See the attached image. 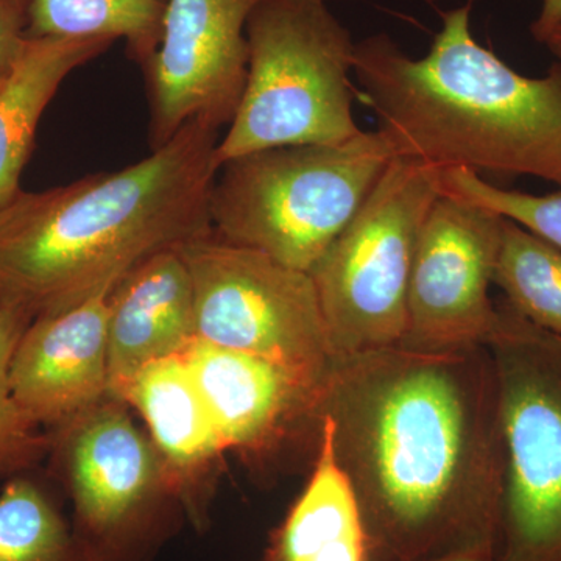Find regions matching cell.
Here are the masks:
<instances>
[{"instance_id": "6da1fadb", "label": "cell", "mask_w": 561, "mask_h": 561, "mask_svg": "<svg viewBox=\"0 0 561 561\" xmlns=\"http://www.w3.org/2000/svg\"><path fill=\"white\" fill-rule=\"evenodd\" d=\"M373 561L493 552L504 451L485 346H390L335 360L320 398Z\"/></svg>"}, {"instance_id": "7a4b0ae2", "label": "cell", "mask_w": 561, "mask_h": 561, "mask_svg": "<svg viewBox=\"0 0 561 561\" xmlns=\"http://www.w3.org/2000/svg\"><path fill=\"white\" fill-rule=\"evenodd\" d=\"M219 131L192 121L121 171L21 191L0 210V302L32 320L66 311L151 254L213 234Z\"/></svg>"}, {"instance_id": "3957f363", "label": "cell", "mask_w": 561, "mask_h": 561, "mask_svg": "<svg viewBox=\"0 0 561 561\" xmlns=\"http://www.w3.org/2000/svg\"><path fill=\"white\" fill-rule=\"evenodd\" d=\"M472 2L442 14L424 57L387 33L356 43L354 77L378 131L394 157L561 187V62L540 79L512 69L472 36Z\"/></svg>"}, {"instance_id": "277c9868", "label": "cell", "mask_w": 561, "mask_h": 561, "mask_svg": "<svg viewBox=\"0 0 561 561\" xmlns=\"http://www.w3.org/2000/svg\"><path fill=\"white\" fill-rule=\"evenodd\" d=\"M393 158L378 130L339 146L272 147L232 158L210 191L214 234L309 273Z\"/></svg>"}, {"instance_id": "5b68a950", "label": "cell", "mask_w": 561, "mask_h": 561, "mask_svg": "<svg viewBox=\"0 0 561 561\" xmlns=\"http://www.w3.org/2000/svg\"><path fill=\"white\" fill-rule=\"evenodd\" d=\"M330 0H262L247 22L249 72L241 103L216 149L219 168L251 151L339 146L354 119L356 43Z\"/></svg>"}, {"instance_id": "8992f818", "label": "cell", "mask_w": 561, "mask_h": 561, "mask_svg": "<svg viewBox=\"0 0 561 561\" xmlns=\"http://www.w3.org/2000/svg\"><path fill=\"white\" fill-rule=\"evenodd\" d=\"M485 348L504 451L497 561H561V337L504 300Z\"/></svg>"}, {"instance_id": "52a82bcc", "label": "cell", "mask_w": 561, "mask_h": 561, "mask_svg": "<svg viewBox=\"0 0 561 561\" xmlns=\"http://www.w3.org/2000/svg\"><path fill=\"white\" fill-rule=\"evenodd\" d=\"M442 175L438 165L394 157L309 272L335 359L401 345L416 241Z\"/></svg>"}, {"instance_id": "ba28073f", "label": "cell", "mask_w": 561, "mask_h": 561, "mask_svg": "<svg viewBox=\"0 0 561 561\" xmlns=\"http://www.w3.org/2000/svg\"><path fill=\"white\" fill-rule=\"evenodd\" d=\"M180 251L194 286L198 339L275 362L324 387L337 359L308 272L214 232Z\"/></svg>"}, {"instance_id": "9c48e42d", "label": "cell", "mask_w": 561, "mask_h": 561, "mask_svg": "<svg viewBox=\"0 0 561 561\" xmlns=\"http://www.w3.org/2000/svg\"><path fill=\"white\" fill-rule=\"evenodd\" d=\"M51 437L65 463L77 537L102 561H140L173 491L128 405L110 394Z\"/></svg>"}, {"instance_id": "30bf717a", "label": "cell", "mask_w": 561, "mask_h": 561, "mask_svg": "<svg viewBox=\"0 0 561 561\" xmlns=\"http://www.w3.org/2000/svg\"><path fill=\"white\" fill-rule=\"evenodd\" d=\"M504 217L442 192L421 227L400 346L456 351L485 346L497 319L490 298Z\"/></svg>"}, {"instance_id": "8fae6325", "label": "cell", "mask_w": 561, "mask_h": 561, "mask_svg": "<svg viewBox=\"0 0 561 561\" xmlns=\"http://www.w3.org/2000/svg\"><path fill=\"white\" fill-rule=\"evenodd\" d=\"M262 0H169L160 44L144 66L150 149L184 125L228 127L249 72L247 22Z\"/></svg>"}, {"instance_id": "7c38bea8", "label": "cell", "mask_w": 561, "mask_h": 561, "mask_svg": "<svg viewBox=\"0 0 561 561\" xmlns=\"http://www.w3.org/2000/svg\"><path fill=\"white\" fill-rule=\"evenodd\" d=\"M181 357L225 451L271 453L297 435L319 440L324 387L275 362L198 337Z\"/></svg>"}, {"instance_id": "4fadbf2b", "label": "cell", "mask_w": 561, "mask_h": 561, "mask_svg": "<svg viewBox=\"0 0 561 561\" xmlns=\"http://www.w3.org/2000/svg\"><path fill=\"white\" fill-rule=\"evenodd\" d=\"M108 297L36 317L10 362V386L22 412L51 434L110 397Z\"/></svg>"}, {"instance_id": "5bb4252c", "label": "cell", "mask_w": 561, "mask_h": 561, "mask_svg": "<svg viewBox=\"0 0 561 561\" xmlns=\"http://www.w3.org/2000/svg\"><path fill=\"white\" fill-rule=\"evenodd\" d=\"M108 379L114 397L146 365L181 356L194 339V286L180 247L125 273L108 297Z\"/></svg>"}, {"instance_id": "9a60e30c", "label": "cell", "mask_w": 561, "mask_h": 561, "mask_svg": "<svg viewBox=\"0 0 561 561\" xmlns=\"http://www.w3.org/2000/svg\"><path fill=\"white\" fill-rule=\"evenodd\" d=\"M114 398L146 421L173 494L183 500L192 523L202 527L205 518L191 476L210 467L225 448L183 357L146 365Z\"/></svg>"}, {"instance_id": "2e32d148", "label": "cell", "mask_w": 561, "mask_h": 561, "mask_svg": "<svg viewBox=\"0 0 561 561\" xmlns=\"http://www.w3.org/2000/svg\"><path fill=\"white\" fill-rule=\"evenodd\" d=\"M264 561H373L359 502L335 459L324 419L311 479L273 531Z\"/></svg>"}, {"instance_id": "e0dca14e", "label": "cell", "mask_w": 561, "mask_h": 561, "mask_svg": "<svg viewBox=\"0 0 561 561\" xmlns=\"http://www.w3.org/2000/svg\"><path fill=\"white\" fill-rule=\"evenodd\" d=\"M113 44L103 38H28L0 83V210L21 192L41 116L62 81Z\"/></svg>"}, {"instance_id": "ac0fdd59", "label": "cell", "mask_w": 561, "mask_h": 561, "mask_svg": "<svg viewBox=\"0 0 561 561\" xmlns=\"http://www.w3.org/2000/svg\"><path fill=\"white\" fill-rule=\"evenodd\" d=\"M169 0H28V38L125 41L140 69L161 39Z\"/></svg>"}, {"instance_id": "d6986e66", "label": "cell", "mask_w": 561, "mask_h": 561, "mask_svg": "<svg viewBox=\"0 0 561 561\" xmlns=\"http://www.w3.org/2000/svg\"><path fill=\"white\" fill-rule=\"evenodd\" d=\"M494 284L524 319L561 337V250L504 219Z\"/></svg>"}, {"instance_id": "ffe728a7", "label": "cell", "mask_w": 561, "mask_h": 561, "mask_svg": "<svg viewBox=\"0 0 561 561\" xmlns=\"http://www.w3.org/2000/svg\"><path fill=\"white\" fill-rule=\"evenodd\" d=\"M0 561H102L70 531L38 483L14 476L0 491Z\"/></svg>"}, {"instance_id": "44dd1931", "label": "cell", "mask_w": 561, "mask_h": 561, "mask_svg": "<svg viewBox=\"0 0 561 561\" xmlns=\"http://www.w3.org/2000/svg\"><path fill=\"white\" fill-rule=\"evenodd\" d=\"M32 317L0 302V479L24 474L54 449V437L33 423L14 400L10 362Z\"/></svg>"}, {"instance_id": "7402d4cb", "label": "cell", "mask_w": 561, "mask_h": 561, "mask_svg": "<svg viewBox=\"0 0 561 561\" xmlns=\"http://www.w3.org/2000/svg\"><path fill=\"white\" fill-rule=\"evenodd\" d=\"M442 192L500 214L561 250V190L534 195L505 190L465 168L443 169Z\"/></svg>"}, {"instance_id": "603a6c76", "label": "cell", "mask_w": 561, "mask_h": 561, "mask_svg": "<svg viewBox=\"0 0 561 561\" xmlns=\"http://www.w3.org/2000/svg\"><path fill=\"white\" fill-rule=\"evenodd\" d=\"M28 41V0H0V83Z\"/></svg>"}, {"instance_id": "cb8c5ba5", "label": "cell", "mask_w": 561, "mask_h": 561, "mask_svg": "<svg viewBox=\"0 0 561 561\" xmlns=\"http://www.w3.org/2000/svg\"><path fill=\"white\" fill-rule=\"evenodd\" d=\"M561 22V0H541V11L531 22L530 33L535 39Z\"/></svg>"}, {"instance_id": "d4e9b609", "label": "cell", "mask_w": 561, "mask_h": 561, "mask_svg": "<svg viewBox=\"0 0 561 561\" xmlns=\"http://www.w3.org/2000/svg\"><path fill=\"white\" fill-rule=\"evenodd\" d=\"M537 41L551 51L557 61L561 62V22L553 25L549 31L541 33Z\"/></svg>"}, {"instance_id": "484cf974", "label": "cell", "mask_w": 561, "mask_h": 561, "mask_svg": "<svg viewBox=\"0 0 561 561\" xmlns=\"http://www.w3.org/2000/svg\"><path fill=\"white\" fill-rule=\"evenodd\" d=\"M427 561H497V557L493 552L472 551L451 553V556H443Z\"/></svg>"}]
</instances>
